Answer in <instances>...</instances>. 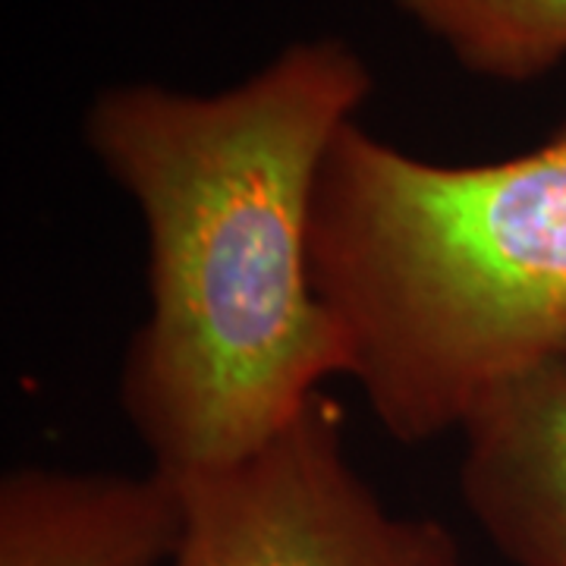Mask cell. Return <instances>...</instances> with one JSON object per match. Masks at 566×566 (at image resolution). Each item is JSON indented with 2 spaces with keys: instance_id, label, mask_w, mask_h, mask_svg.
<instances>
[{
  "instance_id": "1",
  "label": "cell",
  "mask_w": 566,
  "mask_h": 566,
  "mask_svg": "<svg viewBox=\"0 0 566 566\" xmlns=\"http://www.w3.org/2000/svg\"><path fill=\"white\" fill-rule=\"evenodd\" d=\"M375 92L344 39L293 41L214 92L123 82L82 136L136 202L148 318L126 349L120 403L151 469L189 475L252 453L349 378V346L308 268L324 155Z\"/></svg>"
},
{
  "instance_id": "2",
  "label": "cell",
  "mask_w": 566,
  "mask_h": 566,
  "mask_svg": "<svg viewBox=\"0 0 566 566\" xmlns=\"http://www.w3.org/2000/svg\"><path fill=\"white\" fill-rule=\"evenodd\" d=\"M308 268L349 378L400 444L566 353V117L542 145L434 164L346 123L324 155Z\"/></svg>"
},
{
  "instance_id": "3",
  "label": "cell",
  "mask_w": 566,
  "mask_h": 566,
  "mask_svg": "<svg viewBox=\"0 0 566 566\" xmlns=\"http://www.w3.org/2000/svg\"><path fill=\"white\" fill-rule=\"evenodd\" d=\"M174 482L180 535L167 566H465L444 523L381 504L327 394L252 453Z\"/></svg>"
},
{
  "instance_id": "4",
  "label": "cell",
  "mask_w": 566,
  "mask_h": 566,
  "mask_svg": "<svg viewBox=\"0 0 566 566\" xmlns=\"http://www.w3.org/2000/svg\"><path fill=\"white\" fill-rule=\"evenodd\" d=\"M460 494L513 566H566V353L506 378L460 424Z\"/></svg>"
},
{
  "instance_id": "5",
  "label": "cell",
  "mask_w": 566,
  "mask_h": 566,
  "mask_svg": "<svg viewBox=\"0 0 566 566\" xmlns=\"http://www.w3.org/2000/svg\"><path fill=\"white\" fill-rule=\"evenodd\" d=\"M180 535L170 475L25 465L0 482V566H167Z\"/></svg>"
},
{
  "instance_id": "6",
  "label": "cell",
  "mask_w": 566,
  "mask_h": 566,
  "mask_svg": "<svg viewBox=\"0 0 566 566\" xmlns=\"http://www.w3.org/2000/svg\"><path fill=\"white\" fill-rule=\"evenodd\" d=\"M472 76L542 80L566 61V0H390Z\"/></svg>"
}]
</instances>
